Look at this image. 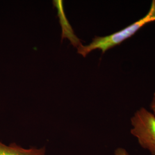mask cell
Instances as JSON below:
<instances>
[{"label":"cell","mask_w":155,"mask_h":155,"mask_svg":"<svg viewBox=\"0 0 155 155\" xmlns=\"http://www.w3.org/2000/svg\"><path fill=\"white\" fill-rule=\"evenodd\" d=\"M114 155H130L127 150L122 148H118L115 150Z\"/></svg>","instance_id":"5"},{"label":"cell","mask_w":155,"mask_h":155,"mask_svg":"<svg viewBox=\"0 0 155 155\" xmlns=\"http://www.w3.org/2000/svg\"><path fill=\"white\" fill-rule=\"evenodd\" d=\"M133 128L130 133L136 137L140 145L155 155V115L144 107L131 118Z\"/></svg>","instance_id":"2"},{"label":"cell","mask_w":155,"mask_h":155,"mask_svg":"<svg viewBox=\"0 0 155 155\" xmlns=\"http://www.w3.org/2000/svg\"><path fill=\"white\" fill-rule=\"evenodd\" d=\"M0 155H45V148H24L16 143L6 145L0 141Z\"/></svg>","instance_id":"4"},{"label":"cell","mask_w":155,"mask_h":155,"mask_svg":"<svg viewBox=\"0 0 155 155\" xmlns=\"http://www.w3.org/2000/svg\"><path fill=\"white\" fill-rule=\"evenodd\" d=\"M150 106L151 109L152 110L153 112V114L155 115V93L154 95H153V99H152V101L151 102Z\"/></svg>","instance_id":"6"},{"label":"cell","mask_w":155,"mask_h":155,"mask_svg":"<svg viewBox=\"0 0 155 155\" xmlns=\"http://www.w3.org/2000/svg\"><path fill=\"white\" fill-rule=\"evenodd\" d=\"M53 4L57 9L59 21L61 25V39L63 40L64 38H67L70 41L71 45L78 48L82 43L81 40L75 35L72 27L67 18L63 9V1H54Z\"/></svg>","instance_id":"3"},{"label":"cell","mask_w":155,"mask_h":155,"mask_svg":"<svg viewBox=\"0 0 155 155\" xmlns=\"http://www.w3.org/2000/svg\"><path fill=\"white\" fill-rule=\"evenodd\" d=\"M155 21V0H153L149 11L143 18L115 33L103 37L95 36L89 45H81L77 48L78 54L84 58L95 50H101L102 53L104 54L107 50L121 44L125 40L132 37L145 24Z\"/></svg>","instance_id":"1"}]
</instances>
